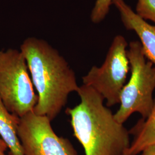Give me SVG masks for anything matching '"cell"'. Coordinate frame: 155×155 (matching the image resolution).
Instances as JSON below:
<instances>
[{
  "label": "cell",
  "instance_id": "6da1fadb",
  "mask_svg": "<svg viewBox=\"0 0 155 155\" xmlns=\"http://www.w3.org/2000/svg\"><path fill=\"white\" fill-rule=\"evenodd\" d=\"M38 101L33 113L53 121L70 94L79 88L75 72L59 51L43 39L29 37L20 46Z\"/></svg>",
  "mask_w": 155,
  "mask_h": 155
},
{
  "label": "cell",
  "instance_id": "7a4b0ae2",
  "mask_svg": "<svg viewBox=\"0 0 155 155\" xmlns=\"http://www.w3.org/2000/svg\"><path fill=\"white\" fill-rule=\"evenodd\" d=\"M77 93L80 103L67 108L66 113L85 155H125L131 143L129 131L115 120L102 95L83 84Z\"/></svg>",
  "mask_w": 155,
  "mask_h": 155
},
{
  "label": "cell",
  "instance_id": "3957f363",
  "mask_svg": "<svg viewBox=\"0 0 155 155\" xmlns=\"http://www.w3.org/2000/svg\"><path fill=\"white\" fill-rule=\"evenodd\" d=\"M127 56L130 77L122 89L120 108L114 114L115 120L122 124L134 113L146 118L154 103L155 67L145 56L140 41L130 42Z\"/></svg>",
  "mask_w": 155,
  "mask_h": 155
},
{
  "label": "cell",
  "instance_id": "277c9868",
  "mask_svg": "<svg viewBox=\"0 0 155 155\" xmlns=\"http://www.w3.org/2000/svg\"><path fill=\"white\" fill-rule=\"evenodd\" d=\"M26 59L20 50H0V98L20 118L33 111L38 101Z\"/></svg>",
  "mask_w": 155,
  "mask_h": 155
},
{
  "label": "cell",
  "instance_id": "5b68a950",
  "mask_svg": "<svg viewBox=\"0 0 155 155\" xmlns=\"http://www.w3.org/2000/svg\"><path fill=\"white\" fill-rule=\"evenodd\" d=\"M127 46L123 36H116L102 66L92 67L82 77L83 85L93 88L101 95L108 107L120 104L122 89L127 82L130 70Z\"/></svg>",
  "mask_w": 155,
  "mask_h": 155
},
{
  "label": "cell",
  "instance_id": "8992f818",
  "mask_svg": "<svg viewBox=\"0 0 155 155\" xmlns=\"http://www.w3.org/2000/svg\"><path fill=\"white\" fill-rule=\"evenodd\" d=\"M51 122L33 111L20 118L17 134L24 155H78L70 141L58 136Z\"/></svg>",
  "mask_w": 155,
  "mask_h": 155
},
{
  "label": "cell",
  "instance_id": "52a82bcc",
  "mask_svg": "<svg viewBox=\"0 0 155 155\" xmlns=\"http://www.w3.org/2000/svg\"><path fill=\"white\" fill-rule=\"evenodd\" d=\"M112 4L120 12L124 27L137 34L145 56L155 67V25L138 16L124 0H113Z\"/></svg>",
  "mask_w": 155,
  "mask_h": 155
},
{
  "label": "cell",
  "instance_id": "ba28073f",
  "mask_svg": "<svg viewBox=\"0 0 155 155\" xmlns=\"http://www.w3.org/2000/svg\"><path fill=\"white\" fill-rule=\"evenodd\" d=\"M129 131L134 139L125 155H139L147 147L155 144V98L149 116L140 119Z\"/></svg>",
  "mask_w": 155,
  "mask_h": 155
},
{
  "label": "cell",
  "instance_id": "9c48e42d",
  "mask_svg": "<svg viewBox=\"0 0 155 155\" xmlns=\"http://www.w3.org/2000/svg\"><path fill=\"white\" fill-rule=\"evenodd\" d=\"M20 120L8 110L0 98V136L9 149V155H24L17 134Z\"/></svg>",
  "mask_w": 155,
  "mask_h": 155
},
{
  "label": "cell",
  "instance_id": "30bf717a",
  "mask_svg": "<svg viewBox=\"0 0 155 155\" xmlns=\"http://www.w3.org/2000/svg\"><path fill=\"white\" fill-rule=\"evenodd\" d=\"M113 0H97L92 9L90 19L94 24L103 21L109 13Z\"/></svg>",
  "mask_w": 155,
  "mask_h": 155
},
{
  "label": "cell",
  "instance_id": "8fae6325",
  "mask_svg": "<svg viewBox=\"0 0 155 155\" xmlns=\"http://www.w3.org/2000/svg\"><path fill=\"white\" fill-rule=\"evenodd\" d=\"M136 11L145 20H150L155 24V0H138Z\"/></svg>",
  "mask_w": 155,
  "mask_h": 155
},
{
  "label": "cell",
  "instance_id": "7c38bea8",
  "mask_svg": "<svg viewBox=\"0 0 155 155\" xmlns=\"http://www.w3.org/2000/svg\"><path fill=\"white\" fill-rule=\"evenodd\" d=\"M140 153L141 155H155V144L147 147Z\"/></svg>",
  "mask_w": 155,
  "mask_h": 155
},
{
  "label": "cell",
  "instance_id": "4fadbf2b",
  "mask_svg": "<svg viewBox=\"0 0 155 155\" xmlns=\"http://www.w3.org/2000/svg\"><path fill=\"white\" fill-rule=\"evenodd\" d=\"M7 149V145L5 141L0 137V155H6L5 152Z\"/></svg>",
  "mask_w": 155,
  "mask_h": 155
}]
</instances>
